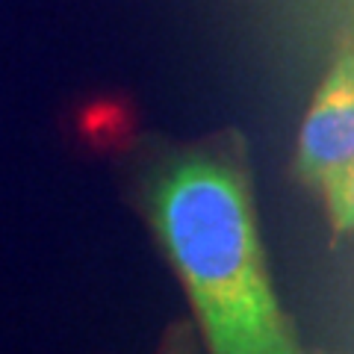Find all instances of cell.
Returning <instances> with one entry per match:
<instances>
[{
  "label": "cell",
  "mask_w": 354,
  "mask_h": 354,
  "mask_svg": "<svg viewBox=\"0 0 354 354\" xmlns=\"http://www.w3.org/2000/svg\"><path fill=\"white\" fill-rule=\"evenodd\" d=\"M148 207L209 354H301L266 269L248 180L234 162L177 157L153 180Z\"/></svg>",
  "instance_id": "obj_1"
},
{
  "label": "cell",
  "mask_w": 354,
  "mask_h": 354,
  "mask_svg": "<svg viewBox=\"0 0 354 354\" xmlns=\"http://www.w3.org/2000/svg\"><path fill=\"white\" fill-rule=\"evenodd\" d=\"M354 162V50L337 65L313 95L298 133L295 171L310 186H325Z\"/></svg>",
  "instance_id": "obj_2"
},
{
  "label": "cell",
  "mask_w": 354,
  "mask_h": 354,
  "mask_svg": "<svg viewBox=\"0 0 354 354\" xmlns=\"http://www.w3.org/2000/svg\"><path fill=\"white\" fill-rule=\"evenodd\" d=\"M322 192L328 198L334 230L337 234H354V162L339 177H334Z\"/></svg>",
  "instance_id": "obj_3"
}]
</instances>
